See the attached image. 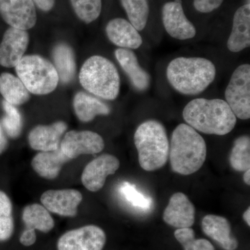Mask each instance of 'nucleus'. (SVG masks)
Listing matches in <instances>:
<instances>
[{
  "label": "nucleus",
  "instance_id": "nucleus-15",
  "mask_svg": "<svg viewBox=\"0 0 250 250\" xmlns=\"http://www.w3.org/2000/svg\"><path fill=\"white\" fill-rule=\"evenodd\" d=\"M195 218V207L183 192H176L171 196L163 215L166 223L177 229L191 228Z\"/></svg>",
  "mask_w": 250,
  "mask_h": 250
},
{
  "label": "nucleus",
  "instance_id": "nucleus-28",
  "mask_svg": "<svg viewBox=\"0 0 250 250\" xmlns=\"http://www.w3.org/2000/svg\"><path fill=\"white\" fill-rule=\"evenodd\" d=\"M12 203L5 192L0 190V241L9 240L14 232Z\"/></svg>",
  "mask_w": 250,
  "mask_h": 250
},
{
  "label": "nucleus",
  "instance_id": "nucleus-24",
  "mask_svg": "<svg viewBox=\"0 0 250 250\" xmlns=\"http://www.w3.org/2000/svg\"><path fill=\"white\" fill-rule=\"evenodd\" d=\"M0 93L5 101L17 106L27 103L29 92L18 77L10 73L0 75Z\"/></svg>",
  "mask_w": 250,
  "mask_h": 250
},
{
  "label": "nucleus",
  "instance_id": "nucleus-7",
  "mask_svg": "<svg viewBox=\"0 0 250 250\" xmlns=\"http://www.w3.org/2000/svg\"><path fill=\"white\" fill-rule=\"evenodd\" d=\"M225 102L241 120L250 118V65L243 64L233 71L225 92Z\"/></svg>",
  "mask_w": 250,
  "mask_h": 250
},
{
  "label": "nucleus",
  "instance_id": "nucleus-9",
  "mask_svg": "<svg viewBox=\"0 0 250 250\" xmlns=\"http://www.w3.org/2000/svg\"><path fill=\"white\" fill-rule=\"evenodd\" d=\"M104 148V141L100 135L90 131H70L64 136L60 144L62 152L71 159L82 154H95Z\"/></svg>",
  "mask_w": 250,
  "mask_h": 250
},
{
  "label": "nucleus",
  "instance_id": "nucleus-31",
  "mask_svg": "<svg viewBox=\"0 0 250 250\" xmlns=\"http://www.w3.org/2000/svg\"><path fill=\"white\" fill-rule=\"evenodd\" d=\"M5 116L2 119L3 127L9 137L16 139L20 136L22 127V117L14 105L3 101Z\"/></svg>",
  "mask_w": 250,
  "mask_h": 250
},
{
  "label": "nucleus",
  "instance_id": "nucleus-18",
  "mask_svg": "<svg viewBox=\"0 0 250 250\" xmlns=\"http://www.w3.org/2000/svg\"><path fill=\"white\" fill-rule=\"evenodd\" d=\"M250 45V4L238 8L233 18L232 29L227 46L233 53L241 52Z\"/></svg>",
  "mask_w": 250,
  "mask_h": 250
},
{
  "label": "nucleus",
  "instance_id": "nucleus-30",
  "mask_svg": "<svg viewBox=\"0 0 250 250\" xmlns=\"http://www.w3.org/2000/svg\"><path fill=\"white\" fill-rule=\"evenodd\" d=\"M174 234L184 250H215L214 247L208 240L195 239V231L190 228L177 229Z\"/></svg>",
  "mask_w": 250,
  "mask_h": 250
},
{
  "label": "nucleus",
  "instance_id": "nucleus-23",
  "mask_svg": "<svg viewBox=\"0 0 250 250\" xmlns=\"http://www.w3.org/2000/svg\"><path fill=\"white\" fill-rule=\"evenodd\" d=\"M54 66L62 83H68L75 78L76 62L71 47L65 43H59L52 50Z\"/></svg>",
  "mask_w": 250,
  "mask_h": 250
},
{
  "label": "nucleus",
  "instance_id": "nucleus-11",
  "mask_svg": "<svg viewBox=\"0 0 250 250\" xmlns=\"http://www.w3.org/2000/svg\"><path fill=\"white\" fill-rule=\"evenodd\" d=\"M119 167L120 161L116 156L103 154L85 166L82 175V184L90 191H98L104 186L108 176L115 174Z\"/></svg>",
  "mask_w": 250,
  "mask_h": 250
},
{
  "label": "nucleus",
  "instance_id": "nucleus-10",
  "mask_svg": "<svg viewBox=\"0 0 250 250\" xmlns=\"http://www.w3.org/2000/svg\"><path fill=\"white\" fill-rule=\"evenodd\" d=\"M162 21L166 31L173 39L188 40L196 35L195 26L184 14L182 0H174L164 5Z\"/></svg>",
  "mask_w": 250,
  "mask_h": 250
},
{
  "label": "nucleus",
  "instance_id": "nucleus-25",
  "mask_svg": "<svg viewBox=\"0 0 250 250\" xmlns=\"http://www.w3.org/2000/svg\"><path fill=\"white\" fill-rule=\"evenodd\" d=\"M22 220L27 229L47 233L54 227V221L48 210L39 204L28 205L22 212Z\"/></svg>",
  "mask_w": 250,
  "mask_h": 250
},
{
  "label": "nucleus",
  "instance_id": "nucleus-32",
  "mask_svg": "<svg viewBox=\"0 0 250 250\" xmlns=\"http://www.w3.org/2000/svg\"><path fill=\"white\" fill-rule=\"evenodd\" d=\"M119 190L125 200L136 208L148 210L152 207V199L141 193L133 184L125 182L120 187Z\"/></svg>",
  "mask_w": 250,
  "mask_h": 250
},
{
  "label": "nucleus",
  "instance_id": "nucleus-13",
  "mask_svg": "<svg viewBox=\"0 0 250 250\" xmlns=\"http://www.w3.org/2000/svg\"><path fill=\"white\" fill-rule=\"evenodd\" d=\"M83 200L82 193L74 189L49 190L41 195V201L46 209L62 216L74 217Z\"/></svg>",
  "mask_w": 250,
  "mask_h": 250
},
{
  "label": "nucleus",
  "instance_id": "nucleus-1",
  "mask_svg": "<svg viewBox=\"0 0 250 250\" xmlns=\"http://www.w3.org/2000/svg\"><path fill=\"white\" fill-rule=\"evenodd\" d=\"M182 115L187 125L206 134H228L237 123L231 108L221 99L192 100L186 105Z\"/></svg>",
  "mask_w": 250,
  "mask_h": 250
},
{
  "label": "nucleus",
  "instance_id": "nucleus-5",
  "mask_svg": "<svg viewBox=\"0 0 250 250\" xmlns=\"http://www.w3.org/2000/svg\"><path fill=\"white\" fill-rule=\"evenodd\" d=\"M81 84L89 93L104 100L117 98L121 88V79L114 64L102 56H93L81 68Z\"/></svg>",
  "mask_w": 250,
  "mask_h": 250
},
{
  "label": "nucleus",
  "instance_id": "nucleus-26",
  "mask_svg": "<svg viewBox=\"0 0 250 250\" xmlns=\"http://www.w3.org/2000/svg\"><path fill=\"white\" fill-rule=\"evenodd\" d=\"M231 167L238 172L250 169V139L248 135L237 138L233 143L229 156Z\"/></svg>",
  "mask_w": 250,
  "mask_h": 250
},
{
  "label": "nucleus",
  "instance_id": "nucleus-6",
  "mask_svg": "<svg viewBox=\"0 0 250 250\" xmlns=\"http://www.w3.org/2000/svg\"><path fill=\"white\" fill-rule=\"evenodd\" d=\"M18 78L29 92L43 95L52 93L58 85L59 78L52 62L40 56H25L16 66Z\"/></svg>",
  "mask_w": 250,
  "mask_h": 250
},
{
  "label": "nucleus",
  "instance_id": "nucleus-21",
  "mask_svg": "<svg viewBox=\"0 0 250 250\" xmlns=\"http://www.w3.org/2000/svg\"><path fill=\"white\" fill-rule=\"evenodd\" d=\"M70 160L59 147L54 151L39 152L33 158L31 166L41 177L54 179L58 177L64 164Z\"/></svg>",
  "mask_w": 250,
  "mask_h": 250
},
{
  "label": "nucleus",
  "instance_id": "nucleus-22",
  "mask_svg": "<svg viewBox=\"0 0 250 250\" xmlns=\"http://www.w3.org/2000/svg\"><path fill=\"white\" fill-rule=\"evenodd\" d=\"M73 106L77 118L83 123L93 121L98 115L106 116L111 112L107 104L83 92H79L75 95Z\"/></svg>",
  "mask_w": 250,
  "mask_h": 250
},
{
  "label": "nucleus",
  "instance_id": "nucleus-14",
  "mask_svg": "<svg viewBox=\"0 0 250 250\" xmlns=\"http://www.w3.org/2000/svg\"><path fill=\"white\" fill-rule=\"evenodd\" d=\"M28 44L29 34L27 31L14 27L8 29L0 44V65L16 67L24 57Z\"/></svg>",
  "mask_w": 250,
  "mask_h": 250
},
{
  "label": "nucleus",
  "instance_id": "nucleus-8",
  "mask_svg": "<svg viewBox=\"0 0 250 250\" xmlns=\"http://www.w3.org/2000/svg\"><path fill=\"white\" fill-rule=\"evenodd\" d=\"M106 241L101 228L88 225L64 233L57 246L59 250H103Z\"/></svg>",
  "mask_w": 250,
  "mask_h": 250
},
{
  "label": "nucleus",
  "instance_id": "nucleus-37",
  "mask_svg": "<svg viewBox=\"0 0 250 250\" xmlns=\"http://www.w3.org/2000/svg\"><path fill=\"white\" fill-rule=\"evenodd\" d=\"M243 220L246 221L247 225L250 226V207H248V209L243 213Z\"/></svg>",
  "mask_w": 250,
  "mask_h": 250
},
{
  "label": "nucleus",
  "instance_id": "nucleus-16",
  "mask_svg": "<svg viewBox=\"0 0 250 250\" xmlns=\"http://www.w3.org/2000/svg\"><path fill=\"white\" fill-rule=\"evenodd\" d=\"M67 129L64 122H57L50 125H39L31 130L28 141L32 149L48 152L60 147L61 139Z\"/></svg>",
  "mask_w": 250,
  "mask_h": 250
},
{
  "label": "nucleus",
  "instance_id": "nucleus-19",
  "mask_svg": "<svg viewBox=\"0 0 250 250\" xmlns=\"http://www.w3.org/2000/svg\"><path fill=\"white\" fill-rule=\"evenodd\" d=\"M202 228L207 236L213 239L225 250H236L238 241L231 234L229 222L223 216L207 215L202 219Z\"/></svg>",
  "mask_w": 250,
  "mask_h": 250
},
{
  "label": "nucleus",
  "instance_id": "nucleus-35",
  "mask_svg": "<svg viewBox=\"0 0 250 250\" xmlns=\"http://www.w3.org/2000/svg\"><path fill=\"white\" fill-rule=\"evenodd\" d=\"M39 9L43 11H50L54 7L55 0H32Z\"/></svg>",
  "mask_w": 250,
  "mask_h": 250
},
{
  "label": "nucleus",
  "instance_id": "nucleus-20",
  "mask_svg": "<svg viewBox=\"0 0 250 250\" xmlns=\"http://www.w3.org/2000/svg\"><path fill=\"white\" fill-rule=\"evenodd\" d=\"M115 56L131 83L139 91H145L150 84V76L139 64L137 57L132 50L118 48Z\"/></svg>",
  "mask_w": 250,
  "mask_h": 250
},
{
  "label": "nucleus",
  "instance_id": "nucleus-29",
  "mask_svg": "<svg viewBox=\"0 0 250 250\" xmlns=\"http://www.w3.org/2000/svg\"><path fill=\"white\" fill-rule=\"evenodd\" d=\"M72 8L80 19L90 23L98 19L102 11V0H70Z\"/></svg>",
  "mask_w": 250,
  "mask_h": 250
},
{
  "label": "nucleus",
  "instance_id": "nucleus-4",
  "mask_svg": "<svg viewBox=\"0 0 250 250\" xmlns=\"http://www.w3.org/2000/svg\"><path fill=\"white\" fill-rule=\"evenodd\" d=\"M134 144L143 170L151 172L166 165L170 144L165 127L160 122L150 120L140 125L135 131Z\"/></svg>",
  "mask_w": 250,
  "mask_h": 250
},
{
  "label": "nucleus",
  "instance_id": "nucleus-12",
  "mask_svg": "<svg viewBox=\"0 0 250 250\" xmlns=\"http://www.w3.org/2000/svg\"><path fill=\"white\" fill-rule=\"evenodd\" d=\"M0 14L11 27L27 30L35 25L37 16L32 0H9L0 4Z\"/></svg>",
  "mask_w": 250,
  "mask_h": 250
},
{
  "label": "nucleus",
  "instance_id": "nucleus-36",
  "mask_svg": "<svg viewBox=\"0 0 250 250\" xmlns=\"http://www.w3.org/2000/svg\"><path fill=\"white\" fill-rule=\"evenodd\" d=\"M6 147H7V140L0 126V154L4 152Z\"/></svg>",
  "mask_w": 250,
  "mask_h": 250
},
{
  "label": "nucleus",
  "instance_id": "nucleus-17",
  "mask_svg": "<svg viewBox=\"0 0 250 250\" xmlns=\"http://www.w3.org/2000/svg\"><path fill=\"white\" fill-rule=\"evenodd\" d=\"M108 39L121 48L136 49L143 44L139 31L123 18H115L108 22L106 27Z\"/></svg>",
  "mask_w": 250,
  "mask_h": 250
},
{
  "label": "nucleus",
  "instance_id": "nucleus-3",
  "mask_svg": "<svg viewBox=\"0 0 250 250\" xmlns=\"http://www.w3.org/2000/svg\"><path fill=\"white\" fill-rule=\"evenodd\" d=\"M205 139L188 125H179L172 132L169 156L175 173L190 175L200 170L207 159Z\"/></svg>",
  "mask_w": 250,
  "mask_h": 250
},
{
  "label": "nucleus",
  "instance_id": "nucleus-27",
  "mask_svg": "<svg viewBox=\"0 0 250 250\" xmlns=\"http://www.w3.org/2000/svg\"><path fill=\"white\" fill-rule=\"evenodd\" d=\"M129 22L138 31H143L147 25L149 7L147 0H121Z\"/></svg>",
  "mask_w": 250,
  "mask_h": 250
},
{
  "label": "nucleus",
  "instance_id": "nucleus-38",
  "mask_svg": "<svg viewBox=\"0 0 250 250\" xmlns=\"http://www.w3.org/2000/svg\"><path fill=\"white\" fill-rule=\"evenodd\" d=\"M243 181L247 185H250V170H248L245 172L244 175H243Z\"/></svg>",
  "mask_w": 250,
  "mask_h": 250
},
{
  "label": "nucleus",
  "instance_id": "nucleus-2",
  "mask_svg": "<svg viewBox=\"0 0 250 250\" xmlns=\"http://www.w3.org/2000/svg\"><path fill=\"white\" fill-rule=\"evenodd\" d=\"M213 62L202 57H177L166 69V77L174 90L182 95L193 96L205 91L215 80Z\"/></svg>",
  "mask_w": 250,
  "mask_h": 250
},
{
  "label": "nucleus",
  "instance_id": "nucleus-34",
  "mask_svg": "<svg viewBox=\"0 0 250 250\" xmlns=\"http://www.w3.org/2000/svg\"><path fill=\"white\" fill-rule=\"evenodd\" d=\"M36 236L35 230L26 229L21 235L20 241L24 246H31L35 243Z\"/></svg>",
  "mask_w": 250,
  "mask_h": 250
},
{
  "label": "nucleus",
  "instance_id": "nucleus-33",
  "mask_svg": "<svg viewBox=\"0 0 250 250\" xmlns=\"http://www.w3.org/2000/svg\"><path fill=\"white\" fill-rule=\"evenodd\" d=\"M224 0H194L193 6L196 11L202 14H208L218 9Z\"/></svg>",
  "mask_w": 250,
  "mask_h": 250
}]
</instances>
